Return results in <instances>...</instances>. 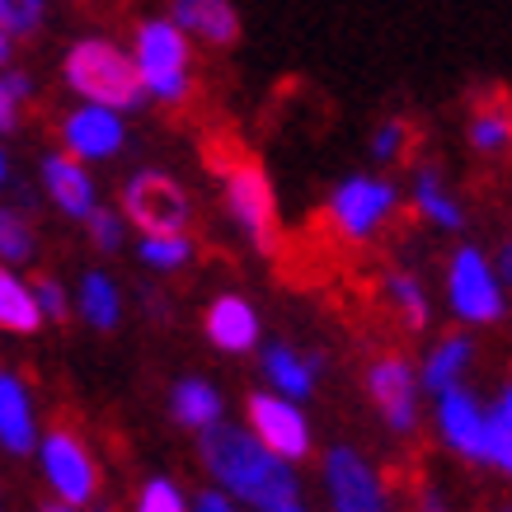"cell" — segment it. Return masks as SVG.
I'll return each instance as SVG.
<instances>
[{
	"label": "cell",
	"mask_w": 512,
	"mask_h": 512,
	"mask_svg": "<svg viewBox=\"0 0 512 512\" xmlns=\"http://www.w3.org/2000/svg\"><path fill=\"white\" fill-rule=\"evenodd\" d=\"M33 296H38L43 320H66V311H71V296H66V287L57 278H38L33 282Z\"/></svg>",
	"instance_id": "33"
},
{
	"label": "cell",
	"mask_w": 512,
	"mask_h": 512,
	"mask_svg": "<svg viewBox=\"0 0 512 512\" xmlns=\"http://www.w3.org/2000/svg\"><path fill=\"white\" fill-rule=\"evenodd\" d=\"M170 414L174 423H184L193 433H212L221 423V390L212 381H202V376H184L170 390Z\"/></svg>",
	"instance_id": "20"
},
{
	"label": "cell",
	"mask_w": 512,
	"mask_h": 512,
	"mask_svg": "<svg viewBox=\"0 0 512 512\" xmlns=\"http://www.w3.org/2000/svg\"><path fill=\"white\" fill-rule=\"evenodd\" d=\"M202 329H207V339L217 343L221 353H249L254 343H259V311L249 306L245 296H217L212 306H207V320H202Z\"/></svg>",
	"instance_id": "15"
},
{
	"label": "cell",
	"mask_w": 512,
	"mask_h": 512,
	"mask_svg": "<svg viewBox=\"0 0 512 512\" xmlns=\"http://www.w3.org/2000/svg\"><path fill=\"white\" fill-rule=\"evenodd\" d=\"M489 466L512 475V386L489 404Z\"/></svg>",
	"instance_id": "25"
},
{
	"label": "cell",
	"mask_w": 512,
	"mask_h": 512,
	"mask_svg": "<svg viewBox=\"0 0 512 512\" xmlns=\"http://www.w3.org/2000/svg\"><path fill=\"white\" fill-rule=\"evenodd\" d=\"M447 301L456 320L466 325H494L508 311V296H503V282H498L494 259L475 245H461L447 264Z\"/></svg>",
	"instance_id": "4"
},
{
	"label": "cell",
	"mask_w": 512,
	"mask_h": 512,
	"mask_svg": "<svg viewBox=\"0 0 512 512\" xmlns=\"http://www.w3.org/2000/svg\"><path fill=\"white\" fill-rule=\"evenodd\" d=\"M62 146L71 160H113L127 146V123L123 113L94 109V104H76L62 118Z\"/></svg>",
	"instance_id": "12"
},
{
	"label": "cell",
	"mask_w": 512,
	"mask_h": 512,
	"mask_svg": "<svg viewBox=\"0 0 512 512\" xmlns=\"http://www.w3.org/2000/svg\"><path fill=\"white\" fill-rule=\"evenodd\" d=\"M423 512H447V508H442V498L428 494V498H423Z\"/></svg>",
	"instance_id": "39"
},
{
	"label": "cell",
	"mask_w": 512,
	"mask_h": 512,
	"mask_svg": "<svg viewBox=\"0 0 512 512\" xmlns=\"http://www.w3.org/2000/svg\"><path fill=\"white\" fill-rule=\"evenodd\" d=\"M10 52H15V38H10V33L0 29V66L10 62Z\"/></svg>",
	"instance_id": "37"
},
{
	"label": "cell",
	"mask_w": 512,
	"mask_h": 512,
	"mask_svg": "<svg viewBox=\"0 0 512 512\" xmlns=\"http://www.w3.org/2000/svg\"><path fill=\"white\" fill-rule=\"evenodd\" d=\"M414 202H419V212L433 221L437 231H461V226H466L461 202L447 193V184H442V174H437V170H419V174H414Z\"/></svg>",
	"instance_id": "23"
},
{
	"label": "cell",
	"mask_w": 512,
	"mask_h": 512,
	"mask_svg": "<svg viewBox=\"0 0 512 512\" xmlns=\"http://www.w3.org/2000/svg\"><path fill=\"white\" fill-rule=\"evenodd\" d=\"M198 451H202V466L212 470L217 489L231 503H249L254 512H268L296 498V470L282 466L273 451L259 447L249 428L217 423L212 433L198 437Z\"/></svg>",
	"instance_id": "1"
},
{
	"label": "cell",
	"mask_w": 512,
	"mask_h": 512,
	"mask_svg": "<svg viewBox=\"0 0 512 512\" xmlns=\"http://www.w3.org/2000/svg\"><path fill=\"white\" fill-rule=\"evenodd\" d=\"M325 494L334 512H390V494L381 475L353 447L325 451Z\"/></svg>",
	"instance_id": "10"
},
{
	"label": "cell",
	"mask_w": 512,
	"mask_h": 512,
	"mask_svg": "<svg viewBox=\"0 0 512 512\" xmlns=\"http://www.w3.org/2000/svg\"><path fill=\"white\" fill-rule=\"evenodd\" d=\"M395 207H400V193L395 184L386 179H376V174H353V179H343L334 188V198H329V217L339 226L348 240H372L390 217H395Z\"/></svg>",
	"instance_id": "9"
},
{
	"label": "cell",
	"mask_w": 512,
	"mask_h": 512,
	"mask_svg": "<svg viewBox=\"0 0 512 512\" xmlns=\"http://www.w3.org/2000/svg\"><path fill=\"white\" fill-rule=\"evenodd\" d=\"M10 184V160H5V151H0V188Z\"/></svg>",
	"instance_id": "40"
},
{
	"label": "cell",
	"mask_w": 512,
	"mask_h": 512,
	"mask_svg": "<svg viewBox=\"0 0 512 512\" xmlns=\"http://www.w3.org/2000/svg\"><path fill=\"white\" fill-rule=\"evenodd\" d=\"M38 466H43V480L47 489L57 494L62 508H85L94 503L99 494V466H94V456L85 451L76 433H66V428H52V433L38 442Z\"/></svg>",
	"instance_id": "6"
},
{
	"label": "cell",
	"mask_w": 512,
	"mask_h": 512,
	"mask_svg": "<svg viewBox=\"0 0 512 512\" xmlns=\"http://www.w3.org/2000/svg\"><path fill=\"white\" fill-rule=\"evenodd\" d=\"M0 329H10V334H38L43 329L33 282L15 278L10 268H0Z\"/></svg>",
	"instance_id": "21"
},
{
	"label": "cell",
	"mask_w": 512,
	"mask_h": 512,
	"mask_svg": "<svg viewBox=\"0 0 512 512\" xmlns=\"http://www.w3.org/2000/svg\"><path fill=\"white\" fill-rule=\"evenodd\" d=\"M470 146L484 151V156H498L512 146V109L508 104H494V109H480L470 118Z\"/></svg>",
	"instance_id": "24"
},
{
	"label": "cell",
	"mask_w": 512,
	"mask_h": 512,
	"mask_svg": "<svg viewBox=\"0 0 512 512\" xmlns=\"http://www.w3.org/2000/svg\"><path fill=\"white\" fill-rule=\"evenodd\" d=\"M245 419H249V433L264 451H273L282 466H301L311 456V419L301 414V404L282 400L273 390H259L245 400Z\"/></svg>",
	"instance_id": "7"
},
{
	"label": "cell",
	"mask_w": 512,
	"mask_h": 512,
	"mask_svg": "<svg viewBox=\"0 0 512 512\" xmlns=\"http://www.w3.org/2000/svg\"><path fill=\"white\" fill-rule=\"evenodd\" d=\"M123 217L146 240L156 235H184L188 226V193L160 170H137L123 188Z\"/></svg>",
	"instance_id": "5"
},
{
	"label": "cell",
	"mask_w": 512,
	"mask_h": 512,
	"mask_svg": "<svg viewBox=\"0 0 512 512\" xmlns=\"http://www.w3.org/2000/svg\"><path fill=\"white\" fill-rule=\"evenodd\" d=\"M367 395L381 409L390 433H414L423 386H419V372L404 357H376L372 367H367Z\"/></svg>",
	"instance_id": "11"
},
{
	"label": "cell",
	"mask_w": 512,
	"mask_h": 512,
	"mask_svg": "<svg viewBox=\"0 0 512 512\" xmlns=\"http://www.w3.org/2000/svg\"><path fill=\"white\" fill-rule=\"evenodd\" d=\"M226 207H231L235 226L249 235V245L273 254L278 249V202H273V184L254 160H240L226 170Z\"/></svg>",
	"instance_id": "8"
},
{
	"label": "cell",
	"mask_w": 512,
	"mask_h": 512,
	"mask_svg": "<svg viewBox=\"0 0 512 512\" xmlns=\"http://www.w3.org/2000/svg\"><path fill=\"white\" fill-rule=\"evenodd\" d=\"M76 306H80V315H85V325H94V329H113L123 320V292H118V282H113L109 273H99V268L80 278Z\"/></svg>",
	"instance_id": "22"
},
{
	"label": "cell",
	"mask_w": 512,
	"mask_h": 512,
	"mask_svg": "<svg viewBox=\"0 0 512 512\" xmlns=\"http://www.w3.org/2000/svg\"><path fill=\"white\" fill-rule=\"evenodd\" d=\"M43 512H76V508H62V503H52V508H43Z\"/></svg>",
	"instance_id": "41"
},
{
	"label": "cell",
	"mask_w": 512,
	"mask_h": 512,
	"mask_svg": "<svg viewBox=\"0 0 512 512\" xmlns=\"http://www.w3.org/2000/svg\"><path fill=\"white\" fill-rule=\"evenodd\" d=\"M137 254L146 268H184L193 259V240L188 235H156V240H141Z\"/></svg>",
	"instance_id": "28"
},
{
	"label": "cell",
	"mask_w": 512,
	"mask_h": 512,
	"mask_svg": "<svg viewBox=\"0 0 512 512\" xmlns=\"http://www.w3.org/2000/svg\"><path fill=\"white\" fill-rule=\"evenodd\" d=\"M43 24V5L38 0H0V29L10 38H29Z\"/></svg>",
	"instance_id": "31"
},
{
	"label": "cell",
	"mask_w": 512,
	"mask_h": 512,
	"mask_svg": "<svg viewBox=\"0 0 512 512\" xmlns=\"http://www.w3.org/2000/svg\"><path fill=\"white\" fill-rule=\"evenodd\" d=\"M470 362H475V343L466 339V334H447V339H437L433 343V353L423 357V367H419V386L437 400H447L451 390H461L466 386V372H470Z\"/></svg>",
	"instance_id": "16"
},
{
	"label": "cell",
	"mask_w": 512,
	"mask_h": 512,
	"mask_svg": "<svg viewBox=\"0 0 512 512\" xmlns=\"http://www.w3.org/2000/svg\"><path fill=\"white\" fill-rule=\"evenodd\" d=\"M404 137H409V132H404L400 118L381 123V127H376V137H372V156H376V160H395V156L404 151Z\"/></svg>",
	"instance_id": "34"
},
{
	"label": "cell",
	"mask_w": 512,
	"mask_h": 512,
	"mask_svg": "<svg viewBox=\"0 0 512 512\" xmlns=\"http://www.w3.org/2000/svg\"><path fill=\"white\" fill-rule=\"evenodd\" d=\"M437 433L456 456L489 466V409L475 400V390H451L447 400H437Z\"/></svg>",
	"instance_id": "13"
},
{
	"label": "cell",
	"mask_w": 512,
	"mask_h": 512,
	"mask_svg": "<svg viewBox=\"0 0 512 512\" xmlns=\"http://www.w3.org/2000/svg\"><path fill=\"white\" fill-rule=\"evenodd\" d=\"M193 512H240V508H235V503H231L226 494H221V489H207V494H198Z\"/></svg>",
	"instance_id": "35"
},
{
	"label": "cell",
	"mask_w": 512,
	"mask_h": 512,
	"mask_svg": "<svg viewBox=\"0 0 512 512\" xmlns=\"http://www.w3.org/2000/svg\"><path fill=\"white\" fill-rule=\"evenodd\" d=\"M62 80L80 104H94V109L132 113L146 104V85L137 76V62L113 38H80V43L66 47Z\"/></svg>",
	"instance_id": "2"
},
{
	"label": "cell",
	"mask_w": 512,
	"mask_h": 512,
	"mask_svg": "<svg viewBox=\"0 0 512 512\" xmlns=\"http://www.w3.org/2000/svg\"><path fill=\"white\" fill-rule=\"evenodd\" d=\"M170 19L188 38H202V43H212V47L240 43V15H235V5H226V0H179L170 10Z\"/></svg>",
	"instance_id": "18"
},
{
	"label": "cell",
	"mask_w": 512,
	"mask_h": 512,
	"mask_svg": "<svg viewBox=\"0 0 512 512\" xmlns=\"http://www.w3.org/2000/svg\"><path fill=\"white\" fill-rule=\"evenodd\" d=\"M43 193H47V202H52L62 217L90 221L94 212H99V193H94L90 170H85L80 160H71L66 151L43 156Z\"/></svg>",
	"instance_id": "14"
},
{
	"label": "cell",
	"mask_w": 512,
	"mask_h": 512,
	"mask_svg": "<svg viewBox=\"0 0 512 512\" xmlns=\"http://www.w3.org/2000/svg\"><path fill=\"white\" fill-rule=\"evenodd\" d=\"M390 301L400 306L409 329L428 325V311H433V306H428V292H423V282L414 278V273H390Z\"/></svg>",
	"instance_id": "26"
},
{
	"label": "cell",
	"mask_w": 512,
	"mask_h": 512,
	"mask_svg": "<svg viewBox=\"0 0 512 512\" xmlns=\"http://www.w3.org/2000/svg\"><path fill=\"white\" fill-rule=\"evenodd\" d=\"M320 367H325L320 357L296 353V348H287V343H273V348L264 353L268 386H273V395H282V400H292V404H301L315 390V376H320Z\"/></svg>",
	"instance_id": "19"
},
{
	"label": "cell",
	"mask_w": 512,
	"mask_h": 512,
	"mask_svg": "<svg viewBox=\"0 0 512 512\" xmlns=\"http://www.w3.org/2000/svg\"><path fill=\"white\" fill-rule=\"evenodd\" d=\"M29 94H33V80L24 71H5L0 76V137L19 127V109H24Z\"/></svg>",
	"instance_id": "29"
},
{
	"label": "cell",
	"mask_w": 512,
	"mask_h": 512,
	"mask_svg": "<svg viewBox=\"0 0 512 512\" xmlns=\"http://www.w3.org/2000/svg\"><path fill=\"white\" fill-rule=\"evenodd\" d=\"M85 226H90V240L104 249V254L123 249V231H127V217H123V212H113V207H99V212H94Z\"/></svg>",
	"instance_id": "32"
},
{
	"label": "cell",
	"mask_w": 512,
	"mask_h": 512,
	"mask_svg": "<svg viewBox=\"0 0 512 512\" xmlns=\"http://www.w3.org/2000/svg\"><path fill=\"white\" fill-rule=\"evenodd\" d=\"M0 259L5 264H29L33 259V226L15 207H0Z\"/></svg>",
	"instance_id": "27"
},
{
	"label": "cell",
	"mask_w": 512,
	"mask_h": 512,
	"mask_svg": "<svg viewBox=\"0 0 512 512\" xmlns=\"http://www.w3.org/2000/svg\"><path fill=\"white\" fill-rule=\"evenodd\" d=\"M268 512H306V503H296L292 498V503H278V508H268Z\"/></svg>",
	"instance_id": "38"
},
{
	"label": "cell",
	"mask_w": 512,
	"mask_h": 512,
	"mask_svg": "<svg viewBox=\"0 0 512 512\" xmlns=\"http://www.w3.org/2000/svg\"><path fill=\"white\" fill-rule=\"evenodd\" d=\"M494 268H498V282H503V287H512V235L503 240V245H498Z\"/></svg>",
	"instance_id": "36"
},
{
	"label": "cell",
	"mask_w": 512,
	"mask_h": 512,
	"mask_svg": "<svg viewBox=\"0 0 512 512\" xmlns=\"http://www.w3.org/2000/svg\"><path fill=\"white\" fill-rule=\"evenodd\" d=\"M132 62L146 85V99L179 104L188 94V71H193V43L170 15L141 19L132 33Z\"/></svg>",
	"instance_id": "3"
},
{
	"label": "cell",
	"mask_w": 512,
	"mask_h": 512,
	"mask_svg": "<svg viewBox=\"0 0 512 512\" xmlns=\"http://www.w3.org/2000/svg\"><path fill=\"white\" fill-rule=\"evenodd\" d=\"M137 512H193V508H188V498H184V489H179V484L165 480V475H156V480L141 484Z\"/></svg>",
	"instance_id": "30"
},
{
	"label": "cell",
	"mask_w": 512,
	"mask_h": 512,
	"mask_svg": "<svg viewBox=\"0 0 512 512\" xmlns=\"http://www.w3.org/2000/svg\"><path fill=\"white\" fill-rule=\"evenodd\" d=\"M0 447L10 456L38 451V419H33L29 386L10 372H0Z\"/></svg>",
	"instance_id": "17"
}]
</instances>
